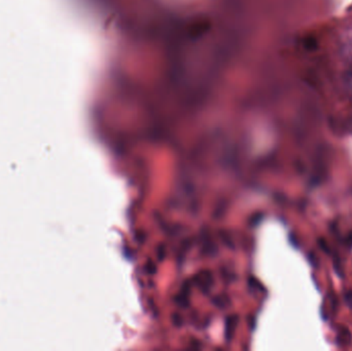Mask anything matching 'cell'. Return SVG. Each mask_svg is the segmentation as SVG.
Instances as JSON below:
<instances>
[{
	"instance_id": "cell-1",
	"label": "cell",
	"mask_w": 352,
	"mask_h": 351,
	"mask_svg": "<svg viewBox=\"0 0 352 351\" xmlns=\"http://www.w3.org/2000/svg\"><path fill=\"white\" fill-rule=\"evenodd\" d=\"M352 336L351 332H349L348 328H342L337 336V343L340 346H348L351 343Z\"/></svg>"
},
{
	"instance_id": "cell-2",
	"label": "cell",
	"mask_w": 352,
	"mask_h": 351,
	"mask_svg": "<svg viewBox=\"0 0 352 351\" xmlns=\"http://www.w3.org/2000/svg\"><path fill=\"white\" fill-rule=\"evenodd\" d=\"M343 82L348 96L352 98V71H348L344 75Z\"/></svg>"
},
{
	"instance_id": "cell-3",
	"label": "cell",
	"mask_w": 352,
	"mask_h": 351,
	"mask_svg": "<svg viewBox=\"0 0 352 351\" xmlns=\"http://www.w3.org/2000/svg\"><path fill=\"white\" fill-rule=\"evenodd\" d=\"M333 265H335V270L336 272L338 273V274L340 275V276H342V266H341V262H340L339 256H333Z\"/></svg>"
},
{
	"instance_id": "cell-4",
	"label": "cell",
	"mask_w": 352,
	"mask_h": 351,
	"mask_svg": "<svg viewBox=\"0 0 352 351\" xmlns=\"http://www.w3.org/2000/svg\"><path fill=\"white\" fill-rule=\"evenodd\" d=\"M318 245L319 247H320V250H322L323 252H325V254H329V252H331V250H329V244L325 242V240L323 239V238H320V239H318Z\"/></svg>"
},
{
	"instance_id": "cell-5",
	"label": "cell",
	"mask_w": 352,
	"mask_h": 351,
	"mask_svg": "<svg viewBox=\"0 0 352 351\" xmlns=\"http://www.w3.org/2000/svg\"><path fill=\"white\" fill-rule=\"evenodd\" d=\"M309 261H310L311 264H312L315 268L318 267V262H317L318 260H317V256H315V254H313V252H310V254H309Z\"/></svg>"
},
{
	"instance_id": "cell-6",
	"label": "cell",
	"mask_w": 352,
	"mask_h": 351,
	"mask_svg": "<svg viewBox=\"0 0 352 351\" xmlns=\"http://www.w3.org/2000/svg\"><path fill=\"white\" fill-rule=\"evenodd\" d=\"M345 299L346 301H347L348 305L352 308V291H348V293H346Z\"/></svg>"
},
{
	"instance_id": "cell-7",
	"label": "cell",
	"mask_w": 352,
	"mask_h": 351,
	"mask_svg": "<svg viewBox=\"0 0 352 351\" xmlns=\"http://www.w3.org/2000/svg\"><path fill=\"white\" fill-rule=\"evenodd\" d=\"M348 242H349L350 244H352V233L350 234L349 238H348Z\"/></svg>"
}]
</instances>
